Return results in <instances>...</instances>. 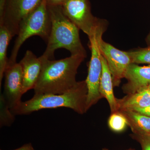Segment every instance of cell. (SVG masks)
I'll return each instance as SVG.
<instances>
[{
	"label": "cell",
	"mask_w": 150,
	"mask_h": 150,
	"mask_svg": "<svg viewBox=\"0 0 150 150\" xmlns=\"http://www.w3.org/2000/svg\"><path fill=\"white\" fill-rule=\"evenodd\" d=\"M100 57L102 64V72L100 83V93L102 98H104L107 100L110 106V111L112 113L118 111L117 99L114 96L112 75L107 62L102 55Z\"/></svg>",
	"instance_id": "7c38bea8"
},
{
	"label": "cell",
	"mask_w": 150,
	"mask_h": 150,
	"mask_svg": "<svg viewBox=\"0 0 150 150\" xmlns=\"http://www.w3.org/2000/svg\"><path fill=\"white\" fill-rule=\"evenodd\" d=\"M132 150V149H130V150Z\"/></svg>",
	"instance_id": "4316f807"
},
{
	"label": "cell",
	"mask_w": 150,
	"mask_h": 150,
	"mask_svg": "<svg viewBox=\"0 0 150 150\" xmlns=\"http://www.w3.org/2000/svg\"><path fill=\"white\" fill-rule=\"evenodd\" d=\"M148 40H149V42L150 43V33L149 35V36H148Z\"/></svg>",
	"instance_id": "603a6c76"
},
{
	"label": "cell",
	"mask_w": 150,
	"mask_h": 150,
	"mask_svg": "<svg viewBox=\"0 0 150 150\" xmlns=\"http://www.w3.org/2000/svg\"><path fill=\"white\" fill-rule=\"evenodd\" d=\"M13 36L4 25L0 24V87L8 63L7 51L9 44Z\"/></svg>",
	"instance_id": "9a60e30c"
},
{
	"label": "cell",
	"mask_w": 150,
	"mask_h": 150,
	"mask_svg": "<svg viewBox=\"0 0 150 150\" xmlns=\"http://www.w3.org/2000/svg\"><path fill=\"white\" fill-rule=\"evenodd\" d=\"M51 23L48 10L47 0H43L37 8L21 23L17 37L8 62H16L20 48L30 37L38 35L46 42L48 41L51 32Z\"/></svg>",
	"instance_id": "277c9868"
},
{
	"label": "cell",
	"mask_w": 150,
	"mask_h": 150,
	"mask_svg": "<svg viewBox=\"0 0 150 150\" xmlns=\"http://www.w3.org/2000/svg\"><path fill=\"white\" fill-rule=\"evenodd\" d=\"M19 63L22 69V93L24 94L34 89L41 72L43 60L41 56L38 58L32 51L28 50Z\"/></svg>",
	"instance_id": "30bf717a"
},
{
	"label": "cell",
	"mask_w": 150,
	"mask_h": 150,
	"mask_svg": "<svg viewBox=\"0 0 150 150\" xmlns=\"http://www.w3.org/2000/svg\"><path fill=\"white\" fill-rule=\"evenodd\" d=\"M105 22L100 25L95 33L89 38L91 56L89 64L88 74L86 80L88 88L86 109V111L102 98L99 88L102 72L101 52L99 42L105 30Z\"/></svg>",
	"instance_id": "5b68a950"
},
{
	"label": "cell",
	"mask_w": 150,
	"mask_h": 150,
	"mask_svg": "<svg viewBox=\"0 0 150 150\" xmlns=\"http://www.w3.org/2000/svg\"><path fill=\"white\" fill-rule=\"evenodd\" d=\"M133 137L139 142L142 146V150H150V135H139L134 134Z\"/></svg>",
	"instance_id": "d6986e66"
},
{
	"label": "cell",
	"mask_w": 150,
	"mask_h": 150,
	"mask_svg": "<svg viewBox=\"0 0 150 150\" xmlns=\"http://www.w3.org/2000/svg\"><path fill=\"white\" fill-rule=\"evenodd\" d=\"M42 69L33 89L34 95L67 92L77 83L76 76L78 68L86 57L82 55L71 56L58 60L44 58Z\"/></svg>",
	"instance_id": "6da1fadb"
},
{
	"label": "cell",
	"mask_w": 150,
	"mask_h": 150,
	"mask_svg": "<svg viewBox=\"0 0 150 150\" xmlns=\"http://www.w3.org/2000/svg\"><path fill=\"white\" fill-rule=\"evenodd\" d=\"M67 0H47L48 4L54 6H62Z\"/></svg>",
	"instance_id": "44dd1931"
},
{
	"label": "cell",
	"mask_w": 150,
	"mask_h": 150,
	"mask_svg": "<svg viewBox=\"0 0 150 150\" xmlns=\"http://www.w3.org/2000/svg\"><path fill=\"white\" fill-rule=\"evenodd\" d=\"M148 87H149V90H150V84L148 86Z\"/></svg>",
	"instance_id": "d4e9b609"
},
{
	"label": "cell",
	"mask_w": 150,
	"mask_h": 150,
	"mask_svg": "<svg viewBox=\"0 0 150 150\" xmlns=\"http://www.w3.org/2000/svg\"><path fill=\"white\" fill-rule=\"evenodd\" d=\"M144 114V115H147L150 117V105L147 107L143 108H134L132 110Z\"/></svg>",
	"instance_id": "ffe728a7"
},
{
	"label": "cell",
	"mask_w": 150,
	"mask_h": 150,
	"mask_svg": "<svg viewBox=\"0 0 150 150\" xmlns=\"http://www.w3.org/2000/svg\"><path fill=\"white\" fill-rule=\"evenodd\" d=\"M87 94L86 80L78 81L72 88L64 93L34 95L31 99L22 101L11 111L15 115H28L42 109L64 107L71 108L79 114H83L87 112Z\"/></svg>",
	"instance_id": "3957f363"
},
{
	"label": "cell",
	"mask_w": 150,
	"mask_h": 150,
	"mask_svg": "<svg viewBox=\"0 0 150 150\" xmlns=\"http://www.w3.org/2000/svg\"><path fill=\"white\" fill-rule=\"evenodd\" d=\"M128 53L133 64H150V46L147 48L129 51Z\"/></svg>",
	"instance_id": "ac0fdd59"
},
{
	"label": "cell",
	"mask_w": 150,
	"mask_h": 150,
	"mask_svg": "<svg viewBox=\"0 0 150 150\" xmlns=\"http://www.w3.org/2000/svg\"><path fill=\"white\" fill-rule=\"evenodd\" d=\"M102 150H109L108 149H103Z\"/></svg>",
	"instance_id": "cb8c5ba5"
},
{
	"label": "cell",
	"mask_w": 150,
	"mask_h": 150,
	"mask_svg": "<svg viewBox=\"0 0 150 150\" xmlns=\"http://www.w3.org/2000/svg\"><path fill=\"white\" fill-rule=\"evenodd\" d=\"M108 127L116 133L123 132L128 126V121L125 115L120 111L111 113L108 120Z\"/></svg>",
	"instance_id": "e0dca14e"
},
{
	"label": "cell",
	"mask_w": 150,
	"mask_h": 150,
	"mask_svg": "<svg viewBox=\"0 0 150 150\" xmlns=\"http://www.w3.org/2000/svg\"><path fill=\"white\" fill-rule=\"evenodd\" d=\"M125 78L127 82L122 87L123 92L127 95L137 92L150 84V65L141 67L132 63L127 69Z\"/></svg>",
	"instance_id": "8fae6325"
},
{
	"label": "cell",
	"mask_w": 150,
	"mask_h": 150,
	"mask_svg": "<svg viewBox=\"0 0 150 150\" xmlns=\"http://www.w3.org/2000/svg\"><path fill=\"white\" fill-rule=\"evenodd\" d=\"M4 89L3 93L11 110L21 103L22 96L23 72L21 65L8 62L5 71Z\"/></svg>",
	"instance_id": "9c48e42d"
},
{
	"label": "cell",
	"mask_w": 150,
	"mask_h": 150,
	"mask_svg": "<svg viewBox=\"0 0 150 150\" xmlns=\"http://www.w3.org/2000/svg\"><path fill=\"white\" fill-rule=\"evenodd\" d=\"M0 1H6V0H0Z\"/></svg>",
	"instance_id": "484cf974"
},
{
	"label": "cell",
	"mask_w": 150,
	"mask_h": 150,
	"mask_svg": "<svg viewBox=\"0 0 150 150\" xmlns=\"http://www.w3.org/2000/svg\"><path fill=\"white\" fill-rule=\"evenodd\" d=\"M125 115L134 134L150 135V117L134 110H118Z\"/></svg>",
	"instance_id": "5bb4252c"
},
{
	"label": "cell",
	"mask_w": 150,
	"mask_h": 150,
	"mask_svg": "<svg viewBox=\"0 0 150 150\" xmlns=\"http://www.w3.org/2000/svg\"><path fill=\"white\" fill-rule=\"evenodd\" d=\"M13 150H35L30 143L25 144L22 146L21 147L18 148Z\"/></svg>",
	"instance_id": "7402d4cb"
},
{
	"label": "cell",
	"mask_w": 150,
	"mask_h": 150,
	"mask_svg": "<svg viewBox=\"0 0 150 150\" xmlns=\"http://www.w3.org/2000/svg\"><path fill=\"white\" fill-rule=\"evenodd\" d=\"M62 7L67 17L88 38L94 34L103 21L93 15L88 0H67Z\"/></svg>",
	"instance_id": "8992f818"
},
{
	"label": "cell",
	"mask_w": 150,
	"mask_h": 150,
	"mask_svg": "<svg viewBox=\"0 0 150 150\" xmlns=\"http://www.w3.org/2000/svg\"><path fill=\"white\" fill-rule=\"evenodd\" d=\"M118 110H132L150 105V90L148 86L135 93L127 94L121 99H117Z\"/></svg>",
	"instance_id": "4fadbf2b"
},
{
	"label": "cell",
	"mask_w": 150,
	"mask_h": 150,
	"mask_svg": "<svg viewBox=\"0 0 150 150\" xmlns=\"http://www.w3.org/2000/svg\"><path fill=\"white\" fill-rule=\"evenodd\" d=\"M101 55L107 62L112 79L113 86H118L125 78L127 69L132 64L128 52L121 51L103 40L99 42Z\"/></svg>",
	"instance_id": "ba28073f"
},
{
	"label": "cell",
	"mask_w": 150,
	"mask_h": 150,
	"mask_svg": "<svg viewBox=\"0 0 150 150\" xmlns=\"http://www.w3.org/2000/svg\"><path fill=\"white\" fill-rule=\"evenodd\" d=\"M48 10L51 30L47 47L42 56L46 59H52L55 51L63 48L69 51L71 56L82 55L86 57V52L80 38V29L65 14L62 6L48 4Z\"/></svg>",
	"instance_id": "7a4b0ae2"
},
{
	"label": "cell",
	"mask_w": 150,
	"mask_h": 150,
	"mask_svg": "<svg viewBox=\"0 0 150 150\" xmlns=\"http://www.w3.org/2000/svg\"><path fill=\"white\" fill-rule=\"evenodd\" d=\"M15 120V115L9 107L3 93L0 96V126L9 127Z\"/></svg>",
	"instance_id": "2e32d148"
},
{
	"label": "cell",
	"mask_w": 150,
	"mask_h": 150,
	"mask_svg": "<svg viewBox=\"0 0 150 150\" xmlns=\"http://www.w3.org/2000/svg\"><path fill=\"white\" fill-rule=\"evenodd\" d=\"M43 0H6L4 13L0 16L3 24L13 36L17 35L21 21L40 5Z\"/></svg>",
	"instance_id": "52a82bcc"
}]
</instances>
